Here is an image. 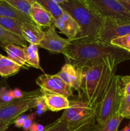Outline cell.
Listing matches in <instances>:
<instances>
[{
  "label": "cell",
  "mask_w": 130,
  "mask_h": 131,
  "mask_svg": "<svg viewBox=\"0 0 130 131\" xmlns=\"http://www.w3.org/2000/svg\"><path fill=\"white\" fill-rule=\"evenodd\" d=\"M124 61L115 57H107L93 65L79 69L81 83L78 99L95 110L108 90L119 64Z\"/></svg>",
  "instance_id": "1"
},
{
  "label": "cell",
  "mask_w": 130,
  "mask_h": 131,
  "mask_svg": "<svg viewBox=\"0 0 130 131\" xmlns=\"http://www.w3.org/2000/svg\"><path fill=\"white\" fill-rule=\"evenodd\" d=\"M64 56L67 63L80 69L90 66L110 56L126 61L130 59V52L112 45L98 42H70Z\"/></svg>",
  "instance_id": "2"
},
{
  "label": "cell",
  "mask_w": 130,
  "mask_h": 131,
  "mask_svg": "<svg viewBox=\"0 0 130 131\" xmlns=\"http://www.w3.org/2000/svg\"><path fill=\"white\" fill-rule=\"evenodd\" d=\"M59 5L76 22L80 28V33L70 42L87 43L96 41L104 23L101 19L87 5L78 0H66Z\"/></svg>",
  "instance_id": "3"
},
{
  "label": "cell",
  "mask_w": 130,
  "mask_h": 131,
  "mask_svg": "<svg viewBox=\"0 0 130 131\" xmlns=\"http://www.w3.org/2000/svg\"><path fill=\"white\" fill-rule=\"evenodd\" d=\"M123 76L115 74L108 90L95 110L96 122L102 126L113 115L119 113L121 102L124 96Z\"/></svg>",
  "instance_id": "4"
},
{
  "label": "cell",
  "mask_w": 130,
  "mask_h": 131,
  "mask_svg": "<svg viewBox=\"0 0 130 131\" xmlns=\"http://www.w3.org/2000/svg\"><path fill=\"white\" fill-rule=\"evenodd\" d=\"M61 116L68 131H84L96 125L95 110L80 100L70 101Z\"/></svg>",
  "instance_id": "5"
},
{
  "label": "cell",
  "mask_w": 130,
  "mask_h": 131,
  "mask_svg": "<svg viewBox=\"0 0 130 131\" xmlns=\"http://www.w3.org/2000/svg\"><path fill=\"white\" fill-rule=\"evenodd\" d=\"M43 92L40 88L24 92L20 99L12 100L0 107V124H11L24 112L36 107Z\"/></svg>",
  "instance_id": "6"
},
{
  "label": "cell",
  "mask_w": 130,
  "mask_h": 131,
  "mask_svg": "<svg viewBox=\"0 0 130 131\" xmlns=\"http://www.w3.org/2000/svg\"><path fill=\"white\" fill-rule=\"evenodd\" d=\"M90 10L100 19L130 23V12L118 0H86Z\"/></svg>",
  "instance_id": "7"
},
{
  "label": "cell",
  "mask_w": 130,
  "mask_h": 131,
  "mask_svg": "<svg viewBox=\"0 0 130 131\" xmlns=\"http://www.w3.org/2000/svg\"><path fill=\"white\" fill-rule=\"evenodd\" d=\"M36 83L43 93H56L68 98L73 96L72 88L65 84L56 74H42L37 78Z\"/></svg>",
  "instance_id": "8"
},
{
  "label": "cell",
  "mask_w": 130,
  "mask_h": 131,
  "mask_svg": "<svg viewBox=\"0 0 130 131\" xmlns=\"http://www.w3.org/2000/svg\"><path fill=\"white\" fill-rule=\"evenodd\" d=\"M128 34H130V23L104 20L96 42L111 45L112 40Z\"/></svg>",
  "instance_id": "9"
},
{
  "label": "cell",
  "mask_w": 130,
  "mask_h": 131,
  "mask_svg": "<svg viewBox=\"0 0 130 131\" xmlns=\"http://www.w3.org/2000/svg\"><path fill=\"white\" fill-rule=\"evenodd\" d=\"M70 40L58 35L54 24L44 31L43 37L38 47L45 49L52 53H61L64 55Z\"/></svg>",
  "instance_id": "10"
},
{
  "label": "cell",
  "mask_w": 130,
  "mask_h": 131,
  "mask_svg": "<svg viewBox=\"0 0 130 131\" xmlns=\"http://www.w3.org/2000/svg\"><path fill=\"white\" fill-rule=\"evenodd\" d=\"M55 28L59 30L60 33L65 35L70 41L73 40L80 33V28L76 22L66 12L54 21Z\"/></svg>",
  "instance_id": "11"
},
{
  "label": "cell",
  "mask_w": 130,
  "mask_h": 131,
  "mask_svg": "<svg viewBox=\"0 0 130 131\" xmlns=\"http://www.w3.org/2000/svg\"><path fill=\"white\" fill-rule=\"evenodd\" d=\"M56 75L65 84L79 92L81 83V72L79 68L66 63Z\"/></svg>",
  "instance_id": "12"
},
{
  "label": "cell",
  "mask_w": 130,
  "mask_h": 131,
  "mask_svg": "<svg viewBox=\"0 0 130 131\" xmlns=\"http://www.w3.org/2000/svg\"><path fill=\"white\" fill-rule=\"evenodd\" d=\"M30 17L40 27H50L54 24V19L52 15L37 1L32 4Z\"/></svg>",
  "instance_id": "13"
},
{
  "label": "cell",
  "mask_w": 130,
  "mask_h": 131,
  "mask_svg": "<svg viewBox=\"0 0 130 131\" xmlns=\"http://www.w3.org/2000/svg\"><path fill=\"white\" fill-rule=\"evenodd\" d=\"M42 99L48 110L53 112L65 110L70 106V101H69L68 97L62 95L52 93H43Z\"/></svg>",
  "instance_id": "14"
},
{
  "label": "cell",
  "mask_w": 130,
  "mask_h": 131,
  "mask_svg": "<svg viewBox=\"0 0 130 131\" xmlns=\"http://www.w3.org/2000/svg\"><path fill=\"white\" fill-rule=\"evenodd\" d=\"M22 37L27 42L38 46L43 38L44 31L37 24L24 23L22 26Z\"/></svg>",
  "instance_id": "15"
},
{
  "label": "cell",
  "mask_w": 130,
  "mask_h": 131,
  "mask_svg": "<svg viewBox=\"0 0 130 131\" xmlns=\"http://www.w3.org/2000/svg\"><path fill=\"white\" fill-rule=\"evenodd\" d=\"M0 16L11 18L20 20L22 23H29L35 24L31 17L23 14L21 12L15 9L4 0L0 1Z\"/></svg>",
  "instance_id": "16"
},
{
  "label": "cell",
  "mask_w": 130,
  "mask_h": 131,
  "mask_svg": "<svg viewBox=\"0 0 130 131\" xmlns=\"http://www.w3.org/2000/svg\"><path fill=\"white\" fill-rule=\"evenodd\" d=\"M2 46L7 53L8 58L10 60L18 64L20 67L24 69H29L30 67L26 61L24 47L13 44Z\"/></svg>",
  "instance_id": "17"
},
{
  "label": "cell",
  "mask_w": 130,
  "mask_h": 131,
  "mask_svg": "<svg viewBox=\"0 0 130 131\" xmlns=\"http://www.w3.org/2000/svg\"><path fill=\"white\" fill-rule=\"evenodd\" d=\"M0 42L2 46L13 44L24 48L28 46L27 42L17 35L11 33L0 25Z\"/></svg>",
  "instance_id": "18"
},
{
  "label": "cell",
  "mask_w": 130,
  "mask_h": 131,
  "mask_svg": "<svg viewBox=\"0 0 130 131\" xmlns=\"http://www.w3.org/2000/svg\"><path fill=\"white\" fill-rule=\"evenodd\" d=\"M20 67L9 58L3 56L0 58V75L3 78L11 76L19 72Z\"/></svg>",
  "instance_id": "19"
},
{
  "label": "cell",
  "mask_w": 130,
  "mask_h": 131,
  "mask_svg": "<svg viewBox=\"0 0 130 131\" xmlns=\"http://www.w3.org/2000/svg\"><path fill=\"white\" fill-rule=\"evenodd\" d=\"M23 23H24L16 19L0 16V25L6 30L17 35L22 38H23L22 33V26Z\"/></svg>",
  "instance_id": "20"
},
{
  "label": "cell",
  "mask_w": 130,
  "mask_h": 131,
  "mask_svg": "<svg viewBox=\"0 0 130 131\" xmlns=\"http://www.w3.org/2000/svg\"><path fill=\"white\" fill-rule=\"evenodd\" d=\"M25 59L29 67L42 70L40 65V58L38 53V46L30 44L24 48Z\"/></svg>",
  "instance_id": "21"
},
{
  "label": "cell",
  "mask_w": 130,
  "mask_h": 131,
  "mask_svg": "<svg viewBox=\"0 0 130 131\" xmlns=\"http://www.w3.org/2000/svg\"><path fill=\"white\" fill-rule=\"evenodd\" d=\"M36 1L50 12L54 20L59 18L64 14L65 12L60 5L52 0H37Z\"/></svg>",
  "instance_id": "22"
},
{
  "label": "cell",
  "mask_w": 130,
  "mask_h": 131,
  "mask_svg": "<svg viewBox=\"0 0 130 131\" xmlns=\"http://www.w3.org/2000/svg\"><path fill=\"white\" fill-rule=\"evenodd\" d=\"M123 120L119 114L113 115L108 121L102 126H99V131H118L119 127Z\"/></svg>",
  "instance_id": "23"
},
{
  "label": "cell",
  "mask_w": 130,
  "mask_h": 131,
  "mask_svg": "<svg viewBox=\"0 0 130 131\" xmlns=\"http://www.w3.org/2000/svg\"><path fill=\"white\" fill-rule=\"evenodd\" d=\"M6 3L23 14L30 17L32 4L26 0H4Z\"/></svg>",
  "instance_id": "24"
},
{
  "label": "cell",
  "mask_w": 130,
  "mask_h": 131,
  "mask_svg": "<svg viewBox=\"0 0 130 131\" xmlns=\"http://www.w3.org/2000/svg\"><path fill=\"white\" fill-rule=\"evenodd\" d=\"M110 44L130 52V34L113 40L111 41Z\"/></svg>",
  "instance_id": "25"
},
{
  "label": "cell",
  "mask_w": 130,
  "mask_h": 131,
  "mask_svg": "<svg viewBox=\"0 0 130 131\" xmlns=\"http://www.w3.org/2000/svg\"><path fill=\"white\" fill-rule=\"evenodd\" d=\"M119 114L123 119H130V95L123 97L119 109Z\"/></svg>",
  "instance_id": "26"
},
{
  "label": "cell",
  "mask_w": 130,
  "mask_h": 131,
  "mask_svg": "<svg viewBox=\"0 0 130 131\" xmlns=\"http://www.w3.org/2000/svg\"><path fill=\"white\" fill-rule=\"evenodd\" d=\"M43 131H68L62 116L45 127Z\"/></svg>",
  "instance_id": "27"
},
{
  "label": "cell",
  "mask_w": 130,
  "mask_h": 131,
  "mask_svg": "<svg viewBox=\"0 0 130 131\" xmlns=\"http://www.w3.org/2000/svg\"><path fill=\"white\" fill-rule=\"evenodd\" d=\"M0 97L3 102L8 103L12 100H14V97L12 94V90H8L6 87L1 86L0 88Z\"/></svg>",
  "instance_id": "28"
},
{
  "label": "cell",
  "mask_w": 130,
  "mask_h": 131,
  "mask_svg": "<svg viewBox=\"0 0 130 131\" xmlns=\"http://www.w3.org/2000/svg\"><path fill=\"white\" fill-rule=\"evenodd\" d=\"M36 113H32L29 114V115H27V117L24 121V124H23L22 128L25 131H28L29 130V128L31 126L32 124H33V121L35 119Z\"/></svg>",
  "instance_id": "29"
},
{
  "label": "cell",
  "mask_w": 130,
  "mask_h": 131,
  "mask_svg": "<svg viewBox=\"0 0 130 131\" xmlns=\"http://www.w3.org/2000/svg\"><path fill=\"white\" fill-rule=\"evenodd\" d=\"M37 108V113L38 114H42L43 113L46 112L47 110H48V108H47V106H46L45 103L44 101L43 100V99H41L40 100V101L38 102V104L36 106Z\"/></svg>",
  "instance_id": "30"
},
{
  "label": "cell",
  "mask_w": 130,
  "mask_h": 131,
  "mask_svg": "<svg viewBox=\"0 0 130 131\" xmlns=\"http://www.w3.org/2000/svg\"><path fill=\"white\" fill-rule=\"evenodd\" d=\"M124 81V94L125 95H130V76H123Z\"/></svg>",
  "instance_id": "31"
},
{
  "label": "cell",
  "mask_w": 130,
  "mask_h": 131,
  "mask_svg": "<svg viewBox=\"0 0 130 131\" xmlns=\"http://www.w3.org/2000/svg\"><path fill=\"white\" fill-rule=\"evenodd\" d=\"M27 117V115H20V116L16 118L14 121V124H15V126L17 127H22L23 124H24V121H25V118Z\"/></svg>",
  "instance_id": "32"
},
{
  "label": "cell",
  "mask_w": 130,
  "mask_h": 131,
  "mask_svg": "<svg viewBox=\"0 0 130 131\" xmlns=\"http://www.w3.org/2000/svg\"><path fill=\"white\" fill-rule=\"evenodd\" d=\"M44 130L45 127L37 123H33L29 128V131H43Z\"/></svg>",
  "instance_id": "33"
},
{
  "label": "cell",
  "mask_w": 130,
  "mask_h": 131,
  "mask_svg": "<svg viewBox=\"0 0 130 131\" xmlns=\"http://www.w3.org/2000/svg\"><path fill=\"white\" fill-rule=\"evenodd\" d=\"M24 92H22L19 89H15L14 90H12V94L13 97H14V99H20L21 97H22V96L24 95Z\"/></svg>",
  "instance_id": "34"
},
{
  "label": "cell",
  "mask_w": 130,
  "mask_h": 131,
  "mask_svg": "<svg viewBox=\"0 0 130 131\" xmlns=\"http://www.w3.org/2000/svg\"><path fill=\"white\" fill-rule=\"evenodd\" d=\"M11 124H0V131H6Z\"/></svg>",
  "instance_id": "35"
},
{
  "label": "cell",
  "mask_w": 130,
  "mask_h": 131,
  "mask_svg": "<svg viewBox=\"0 0 130 131\" xmlns=\"http://www.w3.org/2000/svg\"><path fill=\"white\" fill-rule=\"evenodd\" d=\"M99 126L98 125V124H96L94 126L91 127L89 128V129H86V130L84 131H99Z\"/></svg>",
  "instance_id": "36"
},
{
  "label": "cell",
  "mask_w": 130,
  "mask_h": 131,
  "mask_svg": "<svg viewBox=\"0 0 130 131\" xmlns=\"http://www.w3.org/2000/svg\"><path fill=\"white\" fill-rule=\"evenodd\" d=\"M119 1V2L121 3L122 5H123V6H124V7L126 8L127 9V10L130 12V3H129L123 2V1Z\"/></svg>",
  "instance_id": "37"
},
{
  "label": "cell",
  "mask_w": 130,
  "mask_h": 131,
  "mask_svg": "<svg viewBox=\"0 0 130 131\" xmlns=\"http://www.w3.org/2000/svg\"><path fill=\"white\" fill-rule=\"evenodd\" d=\"M119 131H130V122H129V124L125 127H124L122 130Z\"/></svg>",
  "instance_id": "38"
},
{
  "label": "cell",
  "mask_w": 130,
  "mask_h": 131,
  "mask_svg": "<svg viewBox=\"0 0 130 131\" xmlns=\"http://www.w3.org/2000/svg\"><path fill=\"white\" fill-rule=\"evenodd\" d=\"M52 1H54V2L56 3L59 4V5H61V4L63 3L66 0H52Z\"/></svg>",
  "instance_id": "39"
},
{
  "label": "cell",
  "mask_w": 130,
  "mask_h": 131,
  "mask_svg": "<svg viewBox=\"0 0 130 131\" xmlns=\"http://www.w3.org/2000/svg\"><path fill=\"white\" fill-rule=\"evenodd\" d=\"M0 88H1V86H0ZM6 102H3V101H2V99H1V97H0V107H1V106H4V105H5L6 104Z\"/></svg>",
  "instance_id": "40"
},
{
  "label": "cell",
  "mask_w": 130,
  "mask_h": 131,
  "mask_svg": "<svg viewBox=\"0 0 130 131\" xmlns=\"http://www.w3.org/2000/svg\"><path fill=\"white\" fill-rule=\"evenodd\" d=\"M78 1H80V2L82 3H84V4H85V5H87V1H86V0H78Z\"/></svg>",
  "instance_id": "41"
},
{
  "label": "cell",
  "mask_w": 130,
  "mask_h": 131,
  "mask_svg": "<svg viewBox=\"0 0 130 131\" xmlns=\"http://www.w3.org/2000/svg\"><path fill=\"white\" fill-rule=\"evenodd\" d=\"M119 1H123V2L129 3H130V0H119Z\"/></svg>",
  "instance_id": "42"
},
{
  "label": "cell",
  "mask_w": 130,
  "mask_h": 131,
  "mask_svg": "<svg viewBox=\"0 0 130 131\" xmlns=\"http://www.w3.org/2000/svg\"><path fill=\"white\" fill-rule=\"evenodd\" d=\"M36 1H37V0H30V1H29V2H30V3L33 4V3L36 2Z\"/></svg>",
  "instance_id": "43"
},
{
  "label": "cell",
  "mask_w": 130,
  "mask_h": 131,
  "mask_svg": "<svg viewBox=\"0 0 130 131\" xmlns=\"http://www.w3.org/2000/svg\"><path fill=\"white\" fill-rule=\"evenodd\" d=\"M2 56H3V55H1V54H0V58H1V57H2Z\"/></svg>",
  "instance_id": "44"
},
{
  "label": "cell",
  "mask_w": 130,
  "mask_h": 131,
  "mask_svg": "<svg viewBox=\"0 0 130 131\" xmlns=\"http://www.w3.org/2000/svg\"><path fill=\"white\" fill-rule=\"evenodd\" d=\"M26 1H29H29H30V0H26ZM29 3H30V2H29Z\"/></svg>",
  "instance_id": "45"
},
{
  "label": "cell",
  "mask_w": 130,
  "mask_h": 131,
  "mask_svg": "<svg viewBox=\"0 0 130 131\" xmlns=\"http://www.w3.org/2000/svg\"><path fill=\"white\" fill-rule=\"evenodd\" d=\"M1 1V0H0V1Z\"/></svg>",
  "instance_id": "46"
}]
</instances>
